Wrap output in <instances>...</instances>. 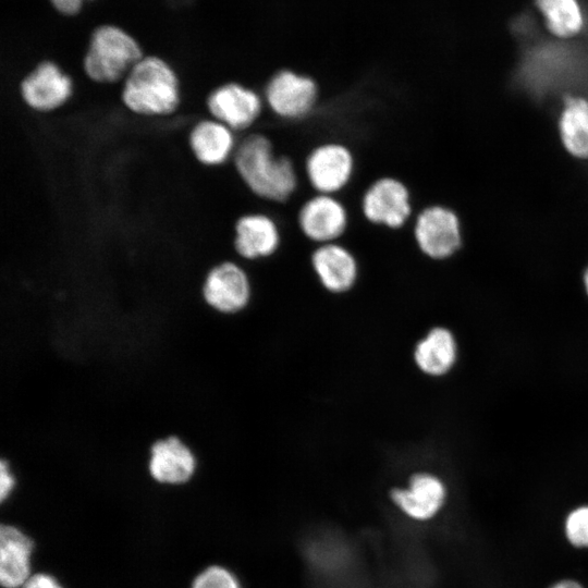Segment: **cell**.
Returning a JSON list of instances; mask_svg holds the SVG:
<instances>
[{"label": "cell", "mask_w": 588, "mask_h": 588, "mask_svg": "<svg viewBox=\"0 0 588 588\" xmlns=\"http://www.w3.org/2000/svg\"><path fill=\"white\" fill-rule=\"evenodd\" d=\"M231 162L246 188L258 199L285 204L295 195L301 177L294 160L278 154L264 133L237 134Z\"/></svg>", "instance_id": "obj_1"}, {"label": "cell", "mask_w": 588, "mask_h": 588, "mask_svg": "<svg viewBox=\"0 0 588 588\" xmlns=\"http://www.w3.org/2000/svg\"><path fill=\"white\" fill-rule=\"evenodd\" d=\"M121 100L130 111L138 115L172 114L181 103L179 79L162 59L143 57L127 73Z\"/></svg>", "instance_id": "obj_2"}, {"label": "cell", "mask_w": 588, "mask_h": 588, "mask_svg": "<svg viewBox=\"0 0 588 588\" xmlns=\"http://www.w3.org/2000/svg\"><path fill=\"white\" fill-rule=\"evenodd\" d=\"M143 58L139 45L123 29L101 25L94 29L83 59L85 74L97 83H115Z\"/></svg>", "instance_id": "obj_3"}, {"label": "cell", "mask_w": 588, "mask_h": 588, "mask_svg": "<svg viewBox=\"0 0 588 588\" xmlns=\"http://www.w3.org/2000/svg\"><path fill=\"white\" fill-rule=\"evenodd\" d=\"M200 296L216 314L235 317L250 306L254 282L241 261L225 259L207 271L201 282Z\"/></svg>", "instance_id": "obj_4"}, {"label": "cell", "mask_w": 588, "mask_h": 588, "mask_svg": "<svg viewBox=\"0 0 588 588\" xmlns=\"http://www.w3.org/2000/svg\"><path fill=\"white\" fill-rule=\"evenodd\" d=\"M266 109L285 121H302L317 108L318 82L306 73L283 68L274 72L262 89Z\"/></svg>", "instance_id": "obj_5"}, {"label": "cell", "mask_w": 588, "mask_h": 588, "mask_svg": "<svg viewBox=\"0 0 588 588\" xmlns=\"http://www.w3.org/2000/svg\"><path fill=\"white\" fill-rule=\"evenodd\" d=\"M412 231L419 253L433 262L452 258L463 245L461 220L446 205L432 204L418 210Z\"/></svg>", "instance_id": "obj_6"}, {"label": "cell", "mask_w": 588, "mask_h": 588, "mask_svg": "<svg viewBox=\"0 0 588 588\" xmlns=\"http://www.w3.org/2000/svg\"><path fill=\"white\" fill-rule=\"evenodd\" d=\"M360 210L370 224L392 231L404 229L415 215L408 185L391 175L381 176L367 187Z\"/></svg>", "instance_id": "obj_7"}, {"label": "cell", "mask_w": 588, "mask_h": 588, "mask_svg": "<svg viewBox=\"0 0 588 588\" xmlns=\"http://www.w3.org/2000/svg\"><path fill=\"white\" fill-rule=\"evenodd\" d=\"M209 115L236 134L250 131L262 117L266 105L262 95L237 81L223 82L206 97Z\"/></svg>", "instance_id": "obj_8"}, {"label": "cell", "mask_w": 588, "mask_h": 588, "mask_svg": "<svg viewBox=\"0 0 588 588\" xmlns=\"http://www.w3.org/2000/svg\"><path fill=\"white\" fill-rule=\"evenodd\" d=\"M356 171L353 150L339 142L314 147L304 162V176L318 194L340 195L351 184Z\"/></svg>", "instance_id": "obj_9"}, {"label": "cell", "mask_w": 588, "mask_h": 588, "mask_svg": "<svg viewBox=\"0 0 588 588\" xmlns=\"http://www.w3.org/2000/svg\"><path fill=\"white\" fill-rule=\"evenodd\" d=\"M197 470V455L181 437L168 434L150 444L146 473L155 483L182 487L195 478Z\"/></svg>", "instance_id": "obj_10"}, {"label": "cell", "mask_w": 588, "mask_h": 588, "mask_svg": "<svg viewBox=\"0 0 588 588\" xmlns=\"http://www.w3.org/2000/svg\"><path fill=\"white\" fill-rule=\"evenodd\" d=\"M302 234L315 245L340 242L350 226V212L338 195L315 193L297 212Z\"/></svg>", "instance_id": "obj_11"}, {"label": "cell", "mask_w": 588, "mask_h": 588, "mask_svg": "<svg viewBox=\"0 0 588 588\" xmlns=\"http://www.w3.org/2000/svg\"><path fill=\"white\" fill-rule=\"evenodd\" d=\"M310 267L318 285L333 295L350 293L360 280L357 256L341 242L316 245L310 255Z\"/></svg>", "instance_id": "obj_12"}, {"label": "cell", "mask_w": 588, "mask_h": 588, "mask_svg": "<svg viewBox=\"0 0 588 588\" xmlns=\"http://www.w3.org/2000/svg\"><path fill=\"white\" fill-rule=\"evenodd\" d=\"M282 246L278 221L269 213L255 211L240 216L234 224L233 248L241 262L274 257Z\"/></svg>", "instance_id": "obj_13"}, {"label": "cell", "mask_w": 588, "mask_h": 588, "mask_svg": "<svg viewBox=\"0 0 588 588\" xmlns=\"http://www.w3.org/2000/svg\"><path fill=\"white\" fill-rule=\"evenodd\" d=\"M20 93L28 108L45 113L69 101L73 83L56 63L42 61L21 81Z\"/></svg>", "instance_id": "obj_14"}, {"label": "cell", "mask_w": 588, "mask_h": 588, "mask_svg": "<svg viewBox=\"0 0 588 588\" xmlns=\"http://www.w3.org/2000/svg\"><path fill=\"white\" fill-rule=\"evenodd\" d=\"M448 495L444 481L427 471L414 474L405 488L391 491L393 503L408 517L427 520L443 507Z\"/></svg>", "instance_id": "obj_15"}, {"label": "cell", "mask_w": 588, "mask_h": 588, "mask_svg": "<svg viewBox=\"0 0 588 588\" xmlns=\"http://www.w3.org/2000/svg\"><path fill=\"white\" fill-rule=\"evenodd\" d=\"M458 342L454 332L444 326H434L417 341L413 360L417 369L430 378L449 375L457 364Z\"/></svg>", "instance_id": "obj_16"}, {"label": "cell", "mask_w": 588, "mask_h": 588, "mask_svg": "<svg viewBox=\"0 0 588 588\" xmlns=\"http://www.w3.org/2000/svg\"><path fill=\"white\" fill-rule=\"evenodd\" d=\"M236 144L237 134L212 118L198 121L188 135L192 154L207 168H219L229 163Z\"/></svg>", "instance_id": "obj_17"}, {"label": "cell", "mask_w": 588, "mask_h": 588, "mask_svg": "<svg viewBox=\"0 0 588 588\" xmlns=\"http://www.w3.org/2000/svg\"><path fill=\"white\" fill-rule=\"evenodd\" d=\"M34 541L20 528H0V583L3 588H21L32 575Z\"/></svg>", "instance_id": "obj_18"}, {"label": "cell", "mask_w": 588, "mask_h": 588, "mask_svg": "<svg viewBox=\"0 0 588 588\" xmlns=\"http://www.w3.org/2000/svg\"><path fill=\"white\" fill-rule=\"evenodd\" d=\"M561 140L576 158L588 159V101L567 97L559 120Z\"/></svg>", "instance_id": "obj_19"}, {"label": "cell", "mask_w": 588, "mask_h": 588, "mask_svg": "<svg viewBox=\"0 0 588 588\" xmlns=\"http://www.w3.org/2000/svg\"><path fill=\"white\" fill-rule=\"evenodd\" d=\"M537 5L556 36H573L581 28L583 16L576 0H537Z\"/></svg>", "instance_id": "obj_20"}, {"label": "cell", "mask_w": 588, "mask_h": 588, "mask_svg": "<svg viewBox=\"0 0 588 588\" xmlns=\"http://www.w3.org/2000/svg\"><path fill=\"white\" fill-rule=\"evenodd\" d=\"M564 532L573 547L588 549V504L568 512L564 522Z\"/></svg>", "instance_id": "obj_21"}, {"label": "cell", "mask_w": 588, "mask_h": 588, "mask_svg": "<svg viewBox=\"0 0 588 588\" xmlns=\"http://www.w3.org/2000/svg\"><path fill=\"white\" fill-rule=\"evenodd\" d=\"M191 588H241V584L226 567L211 565L194 577Z\"/></svg>", "instance_id": "obj_22"}, {"label": "cell", "mask_w": 588, "mask_h": 588, "mask_svg": "<svg viewBox=\"0 0 588 588\" xmlns=\"http://www.w3.org/2000/svg\"><path fill=\"white\" fill-rule=\"evenodd\" d=\"M17 487V474L12 466L11 462L1 456L0 457V500L5 502L11 498L12 493Z\"/></svg>", "instance_id": "obj_23"}, {"label": "cell", "mask_w": 588, "mask_h": 588, "mask_svg": "<svg viewBox=\"0 0 588 588\" xmlns=\"http://www.w3.org/2000/svg\"><path fill=\"white\" fill-rule=\"evenodd\" d=\"M21 588H64L60 581L48 573L32 574Z\"/></svg>", "instance_id": "obj_24"}, {"label": "cell", "mask_w": 588, "mask_h": 588, "mask_svg": "<svg viewBox=\"0 0 588 588\" xmlns=\"http://www.w3.org/2000/svg\"><path fill=\"white\" fill-rule=\"evenodd\" d=\"M53 8L61 14L75 15L82 8L83 0H50Z\"/></svg>", "instance_id": "obj_25"}, {"label": "cell", "mask_w": 588, "mask_h": 588, "mask_svg": "<svg viewBox=\"0 0 588 588\" xmlns=\"http://www.w3.org/2000/svg\"><path fill=\"white\" fill-rule=\"evenodd\" d=\"M549 588H584V586L575 579L565 578L555 581Z\"/></svg>", "instance_id": "obj_26"}, {"label": "cell", "mask_w": 588, "mask_h": 588, "mask_svg": "<svg viewBox=\"0 0 588 588\" xmlns=\"http://www.w3.org/2000/svg\"><path fill=\"white\" fill-rule=\"evenodd\" d=\"M583 285H584V291H585V294L588 298V266L586 267V269L584 270V274H583Z\"/></svg>", "instance_id": "obj_27"}]
</instances>
